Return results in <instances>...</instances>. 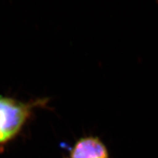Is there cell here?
<instances>
[{
  "instance_id": "6da1fadb",
  "label": "cell",
  "mask_w": 158,
  "mask_h": 158,
  "mask_svg": "<svg viewBox=\"0 0 158 158\" xmlns=\"http://www.w3.org/2000/svg\"><path fill=\"white\" fill-rule=\"evenodd\" d=\"M48 99L22 102L0 96V148L10 143L21 133L35 108L45 106Z\"/></svg>"
},
{
  "instance_id": "7a4b0ae2",
  "label": "cell",
  "mask_w": 158,
  "mask_h": 158,
  "mask_svg": "<svg viewBox=\"0 0 158 158\" xmlns=\"http://www.w3.org/2000/svg\"><path fill=\"white\" fill-rule=\"evenodd\" d=\"M69 158H110L108 150L97 136H84L77 141L70 150Z\"/></svg>"
}]
</instances>
